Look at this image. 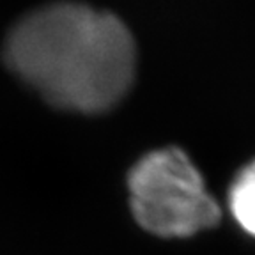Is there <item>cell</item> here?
<instances>
[{
    "label": "cell",
    "mask_w": 255,
    "mask_h": 255,
    "mask_svg": "<svg viewBox=\"0 0 255 255\" xmlns=\"http://www.w3.org/2000/svg\"><path fill=\"white\" fill-rule=\"evenodd\" d=\"M4 60L60 110L100 114L124 98L135 76V41L116 14L57 2L23 16L5 37Z\"/></svg>",
    "instance_id": "cell-1"
},
{
    "label": "cell",
    "mask_w": 255,
    "mask_h": 255,
    "mask_svg": "<svg viewBox=\"0 0 255 255\" xmlns=\"http://www.w3.org/2000/svg\"><path fill=\"white\" fill-rule=\"evenodd\" d=\"M128 190L136 223L159 238H190L222 218L199 168L177 147L140 158L128 174Z\"/></svg>",
    "instance_id": "cell-2"
},
{
    "label": "cell",
    "mask_w": 255,
    "mask_h": 255,
    "mask_svg": "<svg viewBox=\"0 0 255 255\" xmlns=\"http://www.w3.org/2000/svg\"><path fill=\"white\" fill-rule=\"evenodd\" d=\"M229 207L239 227L255 238V159L241 168L232 181Z\"/></svg>",
    "instance_id": "cell-3"
}]
</instances>
